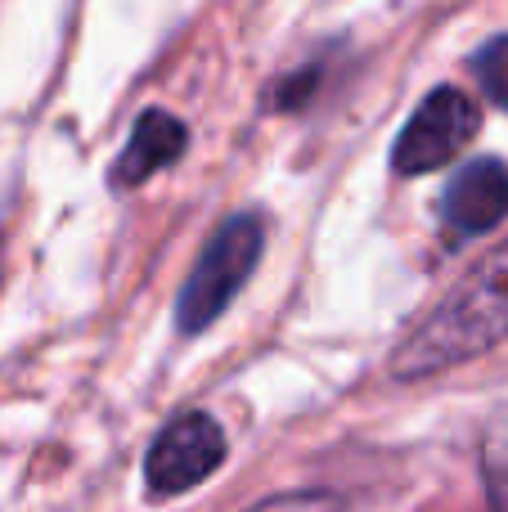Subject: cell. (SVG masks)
<instances>
[{"label":"cell","mask_w":508,"mask_h":512,"mask_svg":"<svg viewBox=\"0 0 508 512\" xmlns=\"http://www.w3.org/2000/svg\"><path fill=\"white\" fill-rule=\"evenodd\" d=\"M508 342V243L477 256L464 279L396 342L392 378L419 382Z\"/></svg>","instance_id":"6da1fadb"},{"label":"cell","mask_w":508,"mask_h":512,"mask_svg":"<svg viewBox=\"0 0 508 512\" xmlns=\"http://www.w3.org/2000/svg\"><path fill=\"white\" fill-rule=\"evenodd\" d=\"M261 252H266V225L261 216L239 212L221 225V230L207 239L203 256L194 261L185 288L176 297V324L180 333H203L216 319L230 310V301L243 292V283L252 279V270L261 265Z\"/></svg>","instance_id":"7a4b0ae2"},{"label":"cell","mask_w":508,"mask_h":512,"mask_svg":"<svg viewBox=\"0 0 508 512\" xmlns=\"http://www.w3.org/2000/svg\"><path fill=\"white\" fill-rule=\"evenodd\" d=\"M477 131H482V108H477V99L459 86H437L410 113L401 135H396L392 171L405 180H419V176H428V171L450 167V162L473 144Z\"/></svg>","instance_id":"3957f363"},{"label":"cell","mask_w":508,"mask_h":512,"mask_svg":"<svg viewBox=\"0 0 508 512\" xmlns=\"http://www.w3.org/2000/svg\"><path fill=\"white\" fill-rule=\"evenodd\" d=\"M225 450L230 445H225L221 423L212 414H203V409H185L153 436L149 454H144V486L158 499L185 495V490L203 486L221 468Z\"/></svg>","instance_id":"277c9868"},{"label":"cell","mask_w":508,"mask_h":512,"mask_svg":"<svg viewBox=\"0 0 508 512\" xmlns=\"http://www.w3.org/2000/svg\"><path fill=\"white\" fill-rule=\"evenodd\" d=\"M441 216L455 234H491L508 216V167L500 158H473L446 180Z\"/></svg>","instance_id":"5b68a950"},{"label":"cell","mask_w":508,"mask_h":512,"mask_svg":"<svg viewBox=\"0 0 508 512\" xmlns=\"http://www.w3.org/2000/svg\"><path fill=\"white\" fill-rule=\"evenodd\" d=\"M185 149H189L185 122L171 117L167 108H149V113L135 117L131 140H126L122 153H117L113 176L108 180H113V189H135V185H144L149 176H158L162 167H171Z\"/></svg>","instance_id":"8992f818"},{"label":"cell","mask_w":508,"mask_h":512,"mask_svg":"<svg viewBox=\"0 0 508 512\" xmlns=\"http://www.w3.org/2000/svg\"><path fill=\"white\" fill-rule=\"evenodd\" d=\"M473 77L482 86V95L508 113V36H495L473 54Z\"/></svg>","instance_id":"52a82bcc"},{"label":"cell","mask_w":508,"mask_h":512,"mask_svg":"<svg viewBox=\"0 0 508 512\" xmlns=\"http://www.w3.org/2000/svg\"><path fill=\"white\" fill-rule=\"evenodd\" d=\"M486 490H491V508L508 512V423H500L486 441Z\"/></svg>","instance_id":"ba28073f"},{"label":"cell","mask_w":508,"mask_h":512,"mask_svg":"<svg viewBox=\"0 0 508 512\" xmlns=\"http://www.w3.org/2000/svg\"><path fill=\"white\" fill-rule=\"evenodd\" d=\"M248 512H342L338 495L329 490H293V495H270Z\"/></svg>","instance_id":"9c48e42d"}]
</instances>
